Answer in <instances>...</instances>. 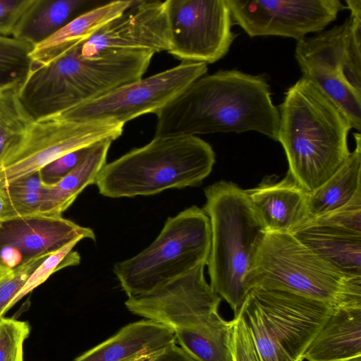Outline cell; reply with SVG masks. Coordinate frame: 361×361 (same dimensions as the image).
Here are the masks:
<instances>
[{
    "instance_id": "obj_1",
    "label": "cell",
    "mask_w": 361,
    "mask_h": 361,
    "mask_svg": "<svg viewBox=\"0 0 361 361\" xmlns=\"http://www.w3.org/2000/svg\"><path fill=\"white\" fill-rule=\"evenodd\" d=\"M155 114L154 136L256 131L277 141L279 111L263 75L205 74Z\"/></svg>"
},
{
    "instance_id": "obj_2",
    "label": "cell",
    "mask_w": 361,
    "mask_h": 361,
    "mask_svg": "<svg viewBox=\"0 0 361 361\" xmlns=\"http://www.w3.org/2000/svg\"><path fill=\"white\" fill-rule=\"evenodd\" d=\"M279 111L277 142L285 151L288 171L312 192L348 157L352 126L337 106L302 77L286 90Z\"/></svg>"
},
{
    "instance_id": "obj_3",
    "label": "cell",
    "mask_w": 361,
    "mask_h": 361,
    "mask_svg": "<svg viewBox=\"0 0 361 361\" xmlns=\"http://www.w3.org/2000/svg\"><path fill=\"white\" fill-rule=\"evenodd\" d=\"M153 56L146 51L105 50L85 57L79 43L33 69L18 97L34 121L56 116L142 78Z\"/></svg>"
},
{
    "instance_id": "obj_4",
    "label": "cell",
    "mask_w": 361,
    "mask_h": 361,
    "mask_svg": "<svg viewBox=\"0 0 361 361\" xmlns=\"http://www.w3.org/2000/svg\"><path fill=\"white\" fill-rule=\"evenodd\" d=\"M205 265L143 295L128 298L134 314L170 329L176 343L198 361H232L233 320L219 314L221 298L207 281Z\"/></svg>"
},
{
    "instance_id": "obj_5",
    "label": "cell",
    "mask_w": 361,
    "mask_h": 361,
    "mask_svg": "<svg viewBox=\"0 0 361 361\" xmlns=\"http://www.w3.org/2000/svg\"><path fill=\"white\" fill-rule=\"evenodd\" d=\"M215 164L212 146L198 136L159 135L106 163L95 185L110 198L134 197L195 187Z\"/></svg>"
},
{
    "instance_id": "obj_6",
    "label": "cell",
    "mask_w": 361,
    "mask_h": 361,
    "mask_svg": "<svg viewBox=\"0 0 361 361\" xmlns=\"http://www.w3.org/2000/svg\"><path fill=\"white\" fill-rule=\"evenodd\" d=\"M204 192L206 202L202 209L209 217L211 229L207 262L209 284L235 316L248 293L244 279L265 231L245 190L235 183L219 180Z\"/></svg>"
},
{
    "instance_id": "obj_7",
    "label": "cell",
    "mask_w": 361,
    "mask_h": 361,
    "mask_svg": "<svg viewBox=\"0 0 361 361\" xmlns=\"http://www.w3.org/2000/svg\"><path fill=\"white\" fill-rule=\"evenodd\" d=\"M253 288L288 291L334 307L361 305V276L325 263L290 233L265 231L244 279Z\"/></svg>"
},
{
    "instance_id": "obj_8",
    "label": "cell",
    "mask_w": 361,
    "mask_h": 361,
    "mask_svg": "<svg viewBox=\"0 0 361 361\" xmlns=\"http://www.w3.org/2000/svg\"><path fill=\"white\" fill-rule=\"evenodd\" d=\"M343 23L298 41L302 77L315 84L361 130V0L345 1Z\"/></svg>"
},
{
    "instance_id": "obj_9",
    "label": "cell",
    "mask_w": 361,
    "mask_h": 361,
    "mask_svg": "<svg viewBox=\"0 0 361 361\" xmlns=\"http://www.w3.org/2000/svg\"><path fill=\"white\" fill-rule=\"evenodd\" d=\"M210 246L209 217L202 208L192 205L169 216L148 247L115 263L113 271L128 298L143 295L206 266Z\"/></svg>"
},
{
    "instance_id": "obj_10",
    "label": "cell",
    "mask_w": 361,
    "mask_h": 361,
    "mask_svg": "<svg viewBox=\"0 0 361 361\" xmlns=\"http://www.w3.org/2000/svg\"><path fill=\"white\" fill-rule=\"evenodd\" d=\"M123 125L104 121L79 122L53 116L35 121L0 154V189L39 171L59 157L106 139L114 141Z\"/></svg>"
},
{
    "instance_id": "obj_11",
    "label": "cell",
    "mask_w": 361,
    "mask_h": 361,
    "mask_svg": "<svg viewBox=\"0 0 361 361\" xmlns=\"http://www.w3.org/2000/svg\"><path fill=\"white\" fill-rule=\"evenodd\" d=\"M207 72V63L181 62L118 87L57 116L79 122L104 121L124 126L142 115L156 114Z\"/></svg>"
},
{
    "instance_id": "obj_12",
    "label": "cell",
    "mask_w": 361,
    "mask_h": 361,
    "mask_svg": "<svg viewBox=\"0 0 361 361\" xmlns=\"http://www.w3.org/2000/svg\"><path fill=\"white\" fill-rule=\"evenodd\" d=\"M167 13L168 53L182 62L215 63L236 37L226 0H167Z\"/></svg>"
},
{
    "instance_id": "obj_13",
    "label": "cell",
    "mask_w": 361,
    "mask_h": 361,
    "mask_svg": "<svg viewBox=\"0 0 361 361\" xmlns=\"http://www.w3.org/2000/svg\"><path fill=\"white\" fill-rule=\"evenodd\" d=\"M233 24L250 37L281 36L299 41L318 33L347 9L341 0H226Z\"/></svg>"
},
{
    "instance_id": "obj_14",
    "label": "cell",
    "mask_w": 361,
    "mask_h": 361,
    "mask_svg": "<svg viewBox=\"0 0 361 361\" xmlns=\"http://www.w3.org/2000/svg\"><path fill=\"white\" fill-rule=\"evenodd\" d=\"M171 46L167 0L135 1L121 15L111 20L80 43L82 56L91 57L105 50L169 51Z\"/></svg>"
},
{
    "instance_id": "obj_15",
    "label": "cell",
    "mask_w": 361,
    "mask_h": 361,
    "mask_svg": "<svg viewBox=\"0 0 361 361\" xmlns=\"http://www.w3.org/2000/svg\"><path fill=\"white\" fill-rule=\"evenodd\" d=\"M78 238L95 240L94 231L62 216L36 214L0 222V267L6 271Z\"/></svg>"
},
{
    "instance_id": "obj_16",
    "label": "cell",
    "mask_w": 361,
    "mask_h": 361,
    "mask_svg": "<svg viewBox=\"0 0 361 361\" xmlns=\"http://www.w3.org/2000/svg\"><path fill=\"white\" fill-rule=\"evenodd\" d=\"M248 293L293 361L302 360L305 351L335 308L288 291L253 288Z\"/></svg>"
},
{
    "instance_id": "obj_17",
    "label": "cell",
    "mask_w": 361,
    "mask_h": 361,
    "mask_svg": "<svg viewBox=\"0 0 361 361\" xmlns=\"http://www.w3.org/2000/svg\"><path fill=\"white\" fill-rule=\"evenodd\" d=\"M245 190L265 231L291 233L309 219V192L289 171L280 180L267 176Z\"/></svg>"
},
{
    "instance_id": "obj_18",
    "label": "cell",
    "mask_w": 361,
    "mask_h": 361,
    "mask_svg": "<svg viewBox=\"0 0 361 361\" xmlns=\"http://www.w3.org/2000/svg\"><path fill=\"white\" fill-rule=\"evenodd\" d=\"M176 343L173 332L149 319L131 322L73 361H130Z\"/></svg>"
},
{
    "instance_id": "obj_19",
    "label": "cell",
    "mask_w": 361,
    "mask_h": 361,
    "mask_svg": "<svg viewBox=\"0 0 361 361\" xmlns=\"http://www.w3.org/2000/svg\"><path fill=\"white\" fill-rule=\"evenodd\" d=\"M361 355V305L335 307L302 355L307 361H343Z\"/></svg>"
},
{
    "instance_id": "obj_20",
    "label": "cell",
    "mask_w": 361,
    "mask_h": 361,
    "mask_svg": "<svg viewBox=\"0 0 361 361\" xmlns=\"http://www.w3.org/2000/svg\"><path fill=\"white\" fill-rule=\"evenodd\" d=\"M290 233L337 271L347 276H361L360 233L307 224Z\"/></svg>"
},
{
    "instance_id": "obj_21",
    "label": "cell",
    "mask_w": 361,
    "mask_h": 361,
    "mask_svg": "<svg viewBox=\"0 0 361 361\" xmlns=\"http://www.w3.org/2000/svg\"><path fill=\"white\" fill-rule=\"evenodd\" d=\"M134 2L135 0L112 1L80 14L33 47L30 54L32 69L51 63L73 46L87 39L103 25L121 15Z\"/></svg>"
},
{
    "instance_id": "obj_22",
    "label": "cell",
    "mask_w": 361,
    "mask_h": 361,
    "mask_svg": "<svg viewBox=\"0 0 361 361\" xmlns=\"http://www.w3.org/2000/svg\"><path fill=\"white\" fill-rule=\"evenodd\" d=\"M113 141L106 139L95 143L85 159L66 176L55 183H45L39 214L62 216L86 187L94 184L99 171L106 164Z\"/></svg>"
},
{
    "instance_id": "obj_23",
    "label": "cell",
    "mask_w": 361,
    "mask_h": 361,
    "mask_svg": "<svg viewBox=\"0 0 361 361\" xmlns=\"http://www.w3.org/2000/svg\"><path fill=\"white\" fill-rule=\"evenodd\" d=\"M90 2L87 0H32L12 37L35 47L85 12Z\"/></svg>"
},
{
    "instance_id": "obj_24",
    "label": "cell",
    "mask_w": 361,
    "mask_h": 361,
    "mask_svg": "<svg viewBox=\"0 0 361 361\" xmlns=\"http://www.w3.org/2000/svg\"><path fill=\"white\" fill-rule=\"evenodd\" d=\"M353 135L355 147L345 161L325 183L309 192L308 220L344 205L361 188V135Z\"/></svg>"
},
{
    "instance_id": "obj_25",
    "label": "cell",
    "mask_w": 361,
    "mask_h": 361,
    "mask_svg": "<svg viewBox=\"0 0 361 361\" xmlns=\"http://www.w3.org/2000/svg\"><path fill=\"white\" fill-rule=\"evenodd\" d=\"M34 46L0 35V90L20 89L33 68L30 54Z\"/></svg>"
},
{
    "instance_id": "obj_26",
    "label": "cell",
    "mask_w": 361,
    "mask_h": 361,
    "mask_svg": "<svg viewBox=\"0 0 361 361\" xmlns=\"http://www.w3.org/2000/svg\"><path fill=\"white\" fill-rule=\"evenodd\" d=\"M240 311L262 361H293L268 324L259 305L249 293Z\"/></svg>"
},
{
    "instance_id": "obj_27",
    "label": "cell",
    "mask_w": 361,
    "mask_h": 361,
    "mask_svg": "<svg viewBox=\"0 0 361 361\" xmlns=\"http://www.w3.org/2000/svg\"><path fill=\"white\" fill-rule=\"evenodd\" d=\"M0 190L4 191L8 203L9 219L39 214L46 190L39 171L18 179Z\"/></svg>"
},
{
    "instance_id": "obj_28",
    "label": "cell",
    "mask_w": 361,
    "mask_h": 361,
    "mask_svg": "<svg viewBox=\"0 0 361 361\" xmlns=\"http://www.w3.org/2000/svg\"><path fill=\"white\" fill-rule=\"evenodd\" d=\"M15 88L0 90V154L20 137L35 121L27 114Z\"/></svg>"
},
{
    "instance_id": "obj_29",
    "label": "cell",
    "mask_w": 361,
    "mask_h": 361,
    "mask_svg": "<svg viewBox=\"0 0 361 361\" xmlns=\"http://www.w3.org/2000/svg\"><path fill=\"white\" fill-rule=\"evenodd\" d=\"M82 240V238L75 239L49 255L30 276L14 299L12 306L44 283L54 273L68 267L78 265L80 262V256L78 252L73 251V249Z\"/></svg>"
},
{
    "instance_id": "obj_30",
    "label": "cell",
    "mask_w": 361,
    "mask_h": 361,
    "mask_svg": "<svg viewBox=\"0 0 361 361\" xmlns=\"http://www.w3.org/2000/svg\"><path fill=\"white\" fill-rule=\"evenodd\" d=\"M51 254L37 256L24 264L7 271L0 278V319L12 307L14 299L32 274Z\"/></svg>"
},
{
    "instance_id": "obj_31",
    "label": "cell",
    "mask_w": 361,
    "mask_h": 361,
    "mask_svg": "<svg viewBox=\"0 0 361 361\" xmlns=\"http://www.w3.org/2000/svg\"><path fill=\"white\" fill-rule=\"evenodd\" d=\"M30 332L28 322L0 319V361H23V344Z\"/></svg>"
},
{
    "instance_id": "obj_32",
    "label": "cell",
    "mask_w": 361,
    "mask_h": 361,
    "mask_svg": "<svg viewBox=\"0 0 361 361\" xmlns=\"http://www.w3.org/2000/svg\"><path fill=\"white\" fill-rule=\"evenodd\" d=\"M307 224L331 226L361 233V188L346 204L310 219L303 225Z\"/></svg>"
},
{
    "instance_id": "obj_33",
    "label": "cell",
    "mask_w": 361,
    "mask_h": 361,
    "mask_svg": "<svg viewBox=\"0 0 361 361\" xmlns=\"http://www.w3.org/2000/svg\"><path fill=\"white\" fill-rule=\"evenodd\" d=\"M231 356L232 361H262L240 311L233 319Z\"/></svg>"
},
{
    "instance_id": "obj_34",
    "label": "cell",
    "mask_w": 361,
    "mask_h": 361,
    "mask_svg": "<svg viewBox=\"0 0 361 361\" xmlns=\"http://www.w3.org/2000/svg\"><path fill=\"white\" fill-rule=\"evenodd\" d=\"M94 145L68 152L45 166L39 171L43 182L53 184L60 180L85 159Z\"/></svg>"
},
{
    "instance_id": "obj_35",
    "label": "cell",
    "mask_w": 361,
    "mask_h": 361,
    "mask_svg": "<svg viewBox=\"0 0 361 361\" xmlns=\"http://www.w3.org/2000/svg\"><path fill=\"white\" fill-rule=\"evenodd\" d=\"M32 0H0V35L12 37Z\"/></svg>"
},
{
    "instance_id": "obj_36",
    "label": "cell",
    "mask_w": 361,
    "mask_h": 361,
    "mask_svg": "<svg viewBox=\"0 0 361 361\" xmlns=\"http://www.w3.org/2000/svg\"><path fill=\"white\" fill-rule=\"evenodd\" d=\"M130 361H198L177 343L171 345L155 353L140 357Z\"/></svg>"
},
{
    "instance_id": "obj_37",
    "label": "cell",
    "mask_w": 361,
    "mask_h": 361,
    "mask_svg": "<svg viewBox=\"0 0 361 361\" xmlns=\"http://www.w3.org/2000/svg\"><path fill=\"white\" fill-rule=\"evenodd\" d=\"M10 219L9 206L2 190H0V222Z\"/></svg>"
},
{
    "instance_id": "obj_38",
    "label": "cell",
    "mask_w": 361,
    "mask_h": 361,
    "mask_svg": "<svg viewBox=\"0 0 361 361\" xmlns=\"http://www.w3.org/2000/svg\"><path fill=\"white\" fill-rule=\"evenodd\" d=\"M343 361H361V355H359V356H357V357H353L350 359H348V360H345Z\"/></svg>"
},
{
    "instance_id": "obj_39",
    "label": "cell",
    "mask_w": 361,
    "mask_h": 361,
    "mask_svg": "<svg viewBox=\"0 0 361 361\" xmlns=\"http://www.w3.org/2000/svg\"><path fill=\"white\" fill-rule=\"evenodd\" d=\"M7 271H5L4 269H3L1 267H0V278L4 274H6Z\"/></svg>"
},
{
    "instance_id": "obj_40",
    "label": "cell",
    "mask_w": 361,
    "mask_h": 361,
    "mask_svg": "<svg viewBox=\"0 0 361 361\" xmlns=\"http://www.w3.org/2000/svg\"><path fill=\"white\" fill-rule=\"evenodd\" d=\"M298 361H302V360H298Z\"/></svg>"
}]
</instances>
